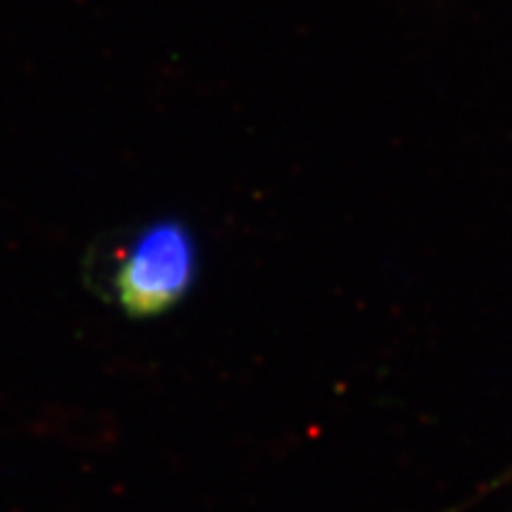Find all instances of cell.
I'll return each mask as SVG.
<instances>
[{"mask_svg":"<svg viewBox=\"0 0 512 512\" xmlns=\"http://www.w3.org/2000/svg\"><path fill=\"white\" fill-rule=\"evenodd\" d=\"M200 275V242L188 223L155 219L119 245L114 302L131 318H155L188 297Z\"/></svg>","mask_w":512,"mask_h":512,"instance_id":"obj_1","label":"cell"}]
</instances>
